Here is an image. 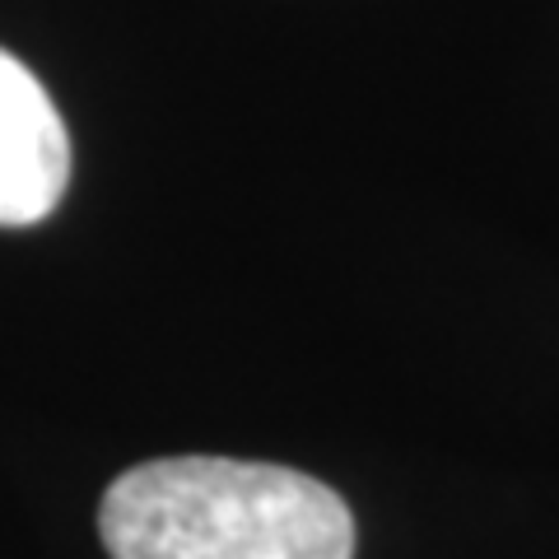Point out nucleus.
Returning a JSON list of instances; mask_svg holds the SVG:
<instances>
[{
  "label": "nucleus",
  "instance_id": "f03ea898",
  "mask_svg": "<svg viewBox=\"0 0 559 559\" xmlns=\"http://www.w3.org/2000/svg\"><path fill=\"white\" fill-rule=\"evenodd\" d=\"M70 182V135L38 75L0 47V224L20 229L57 210Z\"/></svg>",
  "mask_w": 559,
  "mask_h": 559
},
{
  "label": "nucleus",
  "instance_id": "f257e3e1",
  "mask_svg": "<svg viewBox=\"0 0 559 559\" xmlns=\"http://www.w3.org/2000/svg\"><path fill=\"white\" fill-rule=\"evenodd\" d=\"M112 559H355V518L331 485L275 462L159 457L108 485Z\"/></svg>",
  "mask_w": 559,
  "mask_h": 559
}]
</instances>
